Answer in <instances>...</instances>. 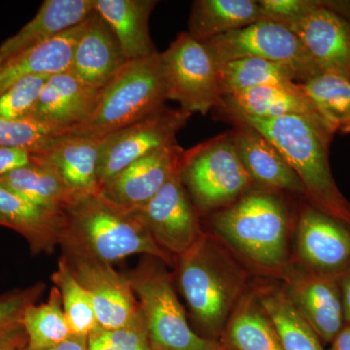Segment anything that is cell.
Wrapping results in <instances>:
<instances>
[{"label": "cell", "mask_w": 350, "mask_h": 350, "mask_svg": "<svg viewBox=\"0 0 350 350\" xmlns=\"http://www.w3.org/2000/svg\"><path fill=\"white\" fill-rule=\"evenodd\" d=\"M231 121L254 129L278 149L300 179L310 204L350 228V204L331 172L329 151L335 133L320 117L262 119L220 107Z\"/></svg>", "instance_id": "cell-1"}, {"label": "cell", "mask_w": 350, "mask_h": 350, "mask_svg": "<svg viewBox=\"0 0 350 350\" xmlns=\"http://www.w3.org/2000/svg\"><path fill=\"white\" fill-rule=\"evenodd\" d=\"M59 245L64 254L105 264L144 254L174 265L172 255L156 243L135 214L117 206L100 193L80 198L68 207Z\"/></svg>", "instance_id": "cell-2"}, {"label": "cell", "mask_w": 350, "mask_h": 350, "mask_svg": "<svg viewBox=\"0 0 350 350\" xmlns=\"http://www.w3.org/2000/svg\"><path fill=\"white\" fill-rule=\"evenodd\" d=\"M167 100L162 56L157 52L128 62L101 89L92 116L68 133L105 137L159 111Z\"/></svg>", "instance_id": "cell-3"}, {"label": "cell", "mask_w": 350, "mask_h": 350, "mask_svg": "<svg viewBox=\"0 0 350 350\" xmlns=\"http://www.w3.org/2000/svg\"><path fill=\"white\" fill-rule=\"evenodd\" d=\"M179 259V286L193 317L209 335L218 336L241 293V271L206 234Z\"/></svg>", "instance_id": "cell-4"}, {"label": "cell", "mask_w": 350, "mask_h": 350, "mask_svg": "<svg viewBox=\"0 0 350 350\" xmlns=\"http://www.w3.org/2000/svg\"><path fill=\"white\" fill-rule=\"evenodd\" d=\"M213 226L234 250L262 268L278 269L286 262L288 213L275 195H243L216 213Z\"/></svg>", "instance_id": "cell-5"}, {"label": "cell", "mask_w": 350, "mask_h": 350, "mask_svg": "<svg viewBox=\"0 0 350 350\" xmlns=\"http://www.w3.org/2000/svg\"><path fill=\"white\" fill-rule=\"evenodd\" d=\"M180 174L198 211L222 208L241 199L253 183L232 133L184 152Z\"/></svg>", "instance_id": "cell-6"}, {"label": "cell", "mask_w": 350, "mask_h": 350, "mask_svg": "<svg viewBox=\"0 0 350 350\" xmlns=\"http://www.w3.org/2000/svg\"><path fill=\"white\" fill-rule=\"evenodd\" d=\"M126 278L138 298L152 350H225L191 329L170 276L160 265L142 262Z\"/></svg>", "instance_id": "cell-7"}, {"label": "cell", "mask_w": 350, "mask_h": 350, "mask_svg": "<svg viewBox=\"0 0 350 350\" xmlns=\"http://www.w3.org/2000/svg\"><path fill=\"white\" fill-rule=\"evenodd\" d=\"M161 56L167 100L191 114L206 115L219 107L218 66L206 44L181 32Z\"/></svg>", "instance_id": "cell-8"}, {"label": "cell", "mask_w": 350, "mask_h": 350, "mask_svg": "<svg viewBox=\"0 0 350 350\" xmlns=\"http://www.w3.org/2000/svg\"><path fill=\"white\" fill-rule=\"evenodd\" d=\"M204 44L217 66L256 57L293 66L303 76L304 82L322 73L298 36L271 21H259Z\"/></svg>", "instance_id": "cell-9"}, {"label": "cell", "mask_w": 350, "mask_h": 350, "mask_svg": "<svg viewBox=\"0 0 350 350\" xmlns=\"http://www.w3.org/2000/svg\"><path fill=\"white\" fill-rule=\"evenodd\" d=\"M191 113L163 107L146 118L103 137L98 184L100 188L115 175L144 157L176 142Z\"/></svg>", "instance_id": "cell-10"}, {"label": "cell", "mask_w": 350, "mask_h": 350, "mask_svg": "<svg viewBox=\"0 0 350 350\" xmlns=\"http://www.w3.org/2000/svg\"><path fill=\"white\" fill-rule=\"evenodd\" d=\"M181 167L145 206L131 211L169 254L183 256L204 236L182 182Z\"/></svg>", "instance_id": "cell-11"}, {"label": "cell", "mask_w": 350, "mask_h": 350, "mask_svg": "<svg viewBox=\"0 0 350 350\" xmlns=\"http://www.w3.org/2000/svg\"><path fill=\"white\" fill-rule=\"evenodd\" d=\"M64 257L91 297L98 326L118 328L137 314L139 306L129 278L117 273L112 265L78 255Z\"/></svg>", "instance_id": "cell-12"}, {"label": "cell", "mask_w": 350, "mask_h": 350, "mask_svg": "<svg viewBox=\"0 0 350 350\" xmlns=\"http://www.w3.org/2000/svg\"><path fill=\"white\" fill-rule=\"evenodd\" d=\"M103 144V137L66 133L34 153L33 163L53 170L75 202L100 193L98 165Z\"/></svg>", "instance_id": "cell-13"}, {"label": "cell", "mask_w": 350, "mask_h": 350, "mask_svg": "<svg viewBox=\"0 0 350 350\" xmlns=\"http://www.w3.org/2000/svg\"><path fill=\"white\" fill-rule=\"evenodd\" d=\"M294 32L322 73L350 81V20L326 1L287 27Z\"/></svg>", "instance_id": "cell-14"}, {"label": "cell", "mask_w": 350, "mask_h": 350, "mask_svg": "<svg viewBox=\"0 0 350 350\" xmlns=\"http://www.w3.org/2000/svg\"><path fill=\"white\" fill-rule=\"evenodd\" d=\"M298 252L308 271L340 278L350 267V228L306 206L299 220Z\"/></svg>", "instance_id": "cell-15"}, {"label": "cell", "mask_w": 350, "mask_h": 350, "mask_svg": "<svg viewBox=\"0 0 350 350\" xmlns=\"http://www.w3.org/2000/svg\"><path fill=\"white\" fill-rule=\"evenodd\" d=\"M340 278L305 269L292 275L288 299L320 340L330 344L345 322Z\"/></svg>", "instance_id": "cell-16"}, {"label": "cell", "mask_w": 350, "mask_h": 350, "mask_svg": "<svg viewBox=\"0 0 350 350\" xmlns=\"http://www.w3.org/2000/svg\"><path fill=\"white\" fill-rule=\"evenodd\" d=\"M183 148L167 145L137 161L100 188L105 199L128 211L145 206L181 167Z\"/></svg>", "instance_id": "cell-17"}, {"label": "cell", "mask_w": 350, "mask_h": 350, "mask_svg": "<svg viewBox=\"0 0 350 350\" xmlns=\"http://www.w3.org/2000/svg\"><path fill=\"white\" fill-rule=\"evenodd\" d=\"M100 93L101 89L80 81L70 69L56 73L48 77L29 120L68 133L92 116Z\"/></svg>", "instance_id": "cell-18"}, {"label": "cell", "mask_w": 350, "mask_h": 350, "mask_svg": "<svg viewBox=\"0 0 350 350\" xmlns=\"http://www.w3.org/2000/svg\"><path fill=\"white\" fill-rule=\"evenodd\" d=\"M128 62L112 29L94 11L76 43L71 72L88 86L103 89Z\"/></svg>", "instance_id": "cell-19"}, {"label": "cell", "mask_w": 350, "mask_h": 350, "mask_svg": "<svg viewBox=\"0 0 350 350\" xmlns=\"http://www.w3.org/2000/svg\"><path fill=\"white\" fill-rule=\"evenodd\" d=\"M0 226L17 232L25 239L32 254L51 253L61 244L66 213L36 206L0 185Z\"/></svg>", "instance_id": "cell-20"}, {"label": "cell", "mask_w": 350, "mask_h": 350, "mask_svg": "<svg viewBox=\"0 0 350 350\" xmlns=\"http://www.w3.org/2000/svg\"><path fill=\"white\" fill-rule=\"evenodd\" d=\"M94 12V0H46L33 19L0 45V64L81 24Z\"/></svg>", "instance_id": "cell-21"}, {"label": "cell", "mask_w": 350, "mask_h": 350, "mask_svg": "<svg viewBox=\"0 0 350 350\" xmlns=\"http://www.w3.org/2000/svg\"><path fill=\"white\" fill-rule=\"evenodd\" d=\"M218 107L255 118L271 119L285 116L323 118L319 108L306 93L301 83L298 82L253 88L228 94L223 96Z\"/></svg>", "instance_id": "cell-22"}, {"label": "cell", "mask_w": 350, "mask_h": 350, "mask_svg": "<svg viewBox=\"0 0 350 350\" xmlns=\"http://www.w3.org/2000/svg\"><path fill=\"white\" fill-rule=\"evenodd\" d=\"M236 130L232 137L237 150L253 181L271 189L305 195L303 184L278 149L254 129L232 121Z\"/></svg>", "instance_id": "cell-23"}, {"label": "cell", "mask_w": 350, "mask_h": 350, "mask_svg": "<svg viewBox=\"0 0 350 350\" xmlns=\"http://www.w3.org/2000/svg\"><path fill=\"white\" fill-rule=\"evenodd\" d=\"M155 0H94V11L107 22L129 62L158 52L149 31Z\"/></svg>", "instance_id": "cell-24"}, {"label": "cell", "mask_w": 350, "mask_h": 350, "mask_svg": "<svg viewBox=\"0 0 350 350\" xmlns=\"http://www.w3.org/2000/svg\"><path fill=\"white\" fill-rule=\"evenodd\" d=\"M86 20L56 38L0 64V94L32 75L51 76L68 70Z\"/></svg>", "instance_id": "cell-25"}, {"label": "cell", "mask_w": 350, "mask_h": 350, "mask_svg": "<svg viewBox=\"0 0 350 350\" xmlns=\"http://www.w3.org/2000/svg\"><path fill=\"white\" fill-rule=\"evenodd\" d=\"M264 20L258 0H197L188 33L200 43Z\"/></svg>", "instance_id": "cell-26"}, {"label": "cell", "mask_w": 350, "mask_h": 350, "mask_svg": "<svg viewBox=\"0 0 350 350\" xmlns=\"http://www.w3.org/2000/svg\"><path fill=\"white\" fill-rule=\"evenodd\" d=\"M217 66L222 98L253 88L304 82L303 76L293 66L268 59L246 57Z\"/></svg>", "instance_id": "cell-27"}, {"label": "cell", "mask_w": 350, "mask_h": 350, "mask_svg": "<svg viewBox=\"0 0 350 350\" xmlns=\"http://www.w3.org/2000/svg\"><path fill=\"white\" fill-rule=\"evenodd\" d=\"M0 185L55 213H66L73 200L53 170L32 163L0 176Z\"/></svg>", "instance_id": "cell-28"}, {"label": "cell", "mask_w": 350, "mask_h": 350, "mask_svg": "<svg viewBox=\"0 0 350 350\" xmlns=\"http://www.w3.org/2000/svg\"><path fill=\"white\" fill-rule=\"evenodd\" d=\"M259 304L273 322L283 350H324L319 336L299 314L286 294L276 290L264 292Z\"/></svg>", "instance_id": "cell-29"}, {"label": "cell", "mask_w": 350, "mask_h": 350, "mask_svg": "<svg viewBox=\"0 0 350 350\" xmlns=\"http://www.w3.org/2000/svg\"><path fill=\"white\" fill-rule=\"evenodd\" d=\"M22 323L29 350L50 349L72 336L64 314L61 293L56 286L51 289L46 303L32 304L25 310Z\"/></svg>", "instance_id": "cell-30"}, {"label": "cell", "mask_w": 350, "mask_h": 350, "mask_svg": "<svg viewBox=\"0 0 350 350\" xmlns=\"http://www.w3.org/2000/svg\"><path fill=\"white\" fill-rule=\"evenodd\" d=\"M228 338L237 350H283L273 322L252 299L239 304L228 327Z\"/></svg>", "instance_id": "cell-31"}, {"label": "cell", "mask_w": 350, "mask_h": 350, "mask_svg": "<svg viewBox=\"0 0 350 350\" xmlns=\"http://www.w3.org/2000/svg\"><path fill=\"white\" fill-rule=\"evenodd\" d=\"M301 84L333 133H350V81L320 73Z\"/></svg>", "instance_id": "cell-32"}, {"label": "cell", "mask_w": 350, "mask_h": 350, "mask_svg": "<svg viewBox=\"0 0 350 350\" xmlns=\"http://www.w3.org/2000/svg\"><path fill=\"white\" fill-rule=\"evenodd\" d=\"M52 282L61 293L71 335L89 337L98 327L93 303L85 288L76 280L68 260L64 256L59 259L57 269L53 273Z\"/></svg>", "instance_id": "cell-33"}, {"label": "cell", "mask_w": 350, "mask_h": 350, "mask_svg": "<svg viewBox=\"0 0 350 350\" xmlns=\"http://www.w3.org/2000/svg\"><path fill=\"white\" fill-rule=\"evenodd\" d=\"M88 350H152L140 310L124 326L114 329L98 326L88 337Z\"/></svg>", "instance_id": "cell-34"}, {"label": "cell", "mask_w": 350, "mask_h": 350, "mask_svg": "<svg viewBox=\"0 0 350 350\" xmlns=\"http://www.w3.org/2000/svg\"><path fill=\"white\" fill-rule=\"evenodd\" d=\"M48 77L29 76L0 94V119L23 121L31 118Z\"/></svg>", "instance_id": "cell-35"}, {"label": "cell", "mask_w": 350, "mask_h": 350, "mask_svg": "<svg viewBox=\"0 0 350 350\" xmlns=\"http://www.w3.org/2000/svg\"><path fill=\"white\" fill-rule=\"evenodd\" d=\"M66 133L51 130L32 120L7 121L0 119V147L29 149L38 153L55 138Z\"/></svg>", "instance_id": "cell-36"}, {"label": "cell", "mask_w": 350, "mask_h": 350, "mask_svg": "<svg viewBox=\"0 0 350 350\" xmlns=\"http://www.w3.org/2000/svg\"><path fill=\"white\" fill-rule=\"evenodd\" d=\"M45 284L36 283L0 297V331L22 320L25 310L40 298Z\"/></svg>", "instance_id": "cell-37"}, {"label": "cell", "mask_w": 350, "mask_h": 350, "mask_svg": "<svg viewBox=\"0 0 350 350\" xmlns=\"http://www.w3.org/2000/svg\"><path fill=\"white\" fill-rule=\"evenodd\" d=\"M264 20L288 27L320 4V0H258Z\"/></svg>", "instance_id": "cell-38"}, {"label": "cell", "mask_w": 350, "mask_h": 350, "mask_svg": "<svg viewBox=\"0 0 350 350\" xmlns=\"http://www.w3.org/2000/svg\"><path fill=\"white\" fill-rule=\"evenodd\" d=\"M34 153L29 149L0 147V176L33 163Z\"/></svg>", "instance_id": "cell-39"}, {"label": "cell", "mask_w": 350, "mask_h": 350, "mask_svg": "<svg viewBox=\"0 0 350 350\" xmlns=\"http://www.w3.org/2000/svg\"><path fill=\"white\" fill-rule=\"evenodd\" d=\"M29 340L22 320L0 331V350H25Z\"/></svg>", "instance_id": "cell-40"}, {"label": "cell", "mask_w": 350, "mask_h": 350, "mask_svg": "<svg viewBox=\"0 0 350 350\" xmlns=\"http://www.w3.org/2000/svg\"><path fill=\"white\" fill-rule=\"evenodd\" d=\"M340 288H342V301H344L345 322L350 324V267L340 276Z\"/></svg>", "instance_id": "cell-41"}, {"label": "cell", "mask_w": 350, "mask_h": 350, "mask_svg": "<svg viewBox=\"0 0 350 350\" xmlns=\"http://www.w3.org/2000/svg\"><path fill=\"white\" fill-rule=\"evenodd\" d=\"M44 350H88V337L71 336L66 342Z\"/></svg>", "instance_id": "cell-42"}, {"label": "cell", "mask_w": 350, "mask_h": 350, "mask_svg": "<svg viewBox=\"0 0 350 350\" xmlns=\"http://www.w3.org/2000/svg\"><path fill=\"white\" fill-rule=\"evenodd\" d=\"M328 350H350V324H345L330 342V349Z\"/></svg>", "instance_id": "cell-43"}, {"label": "cell", "mask_w": 350, "mask_h": 350, "mask_svg": "<svg viewBox=\"0 0 350 350\" xmlns=\"http://www.w3.org/2000/svg\"><path fill=\"white\" fill-rule=\"evenodd\" d=\"M327 6L350 20V0H327Z\"/></svg>", "instance_id": "cell-44"}]
</instances>
